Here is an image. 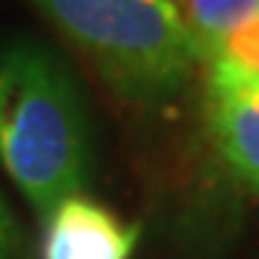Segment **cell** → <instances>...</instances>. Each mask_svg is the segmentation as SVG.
<instances>
[{
    "label": "cell",
    "mask_w": 259,
    "mask_h": 259,
    "mask_svg": "<svg viewBox=\"0 0 259 259\" xmlns=\"http://www.w3.org/2000/svg\"><path fill=\"white\" fill-rule=\"evenodd\" d=\"M185 6L196 58L207 64L222 49L225 37L259 12V0H185Z\"/></svg>",
    "instance_id": "obj_5"
},
{
    "label": "cell",
    "mask_w": 259,
    "mask_h": 259,
    "mask_svg": "<svg viewBox=\"0 0 259 259\" xmlns=\"http://www.w3.org/2000/svg\"><path fill=\"white\" fill-rule=\"evenodd\" d=\"M207 69L259 83V12L225 37L222 49L207 61Z\"/></svg>",
    "instance_id": "obj_6"
},
{
    "label": "cell",
    "mask_w": 259,
    "mask_h": 259,
    "mask_svg": "<svg viewBox=\"0 0 259 259\" xmlns=\"http://www.w3.org/2000/svg\"><path fill=\"white\" fill-rule=\"evenodd\" d=\"M136 242V225H124L104 204L75 193L47 216L40 259H130Z\"/></svg>",
    "instance_id": "obj_4"
},
{
    "label": "cell",
    "mask_w": 259,
    "mask_h": 259,
    "mask_svg": "<svg viewBox=\"0 0 259 259\" xmlns=\"http://www.w3.org/2000/svg\"><path fill=\"white\" fill-rule=\"evenodd\" d=\"M207 127L233 176L259 196V83L207 69Z\"/></svg>",
    "instance_id": "obj_3"
},
{
    "label": "cell",
    "mask_w": 259,
    "mask_h": 259,
    "mask_svg": "<svg viewBox=\"0 0 259 259\" xmlns=\"http://www.w3.org/2000/svg\"><path fill=\"white\" fill-rule=\"evenodd\" d=\"M176 3H179V0H176Z\"/></svg>",
    "instance_id": "obj_8"
},
{
    "label": "cell",
    "mask_w": 259,
    "mask_h": 259,
    "mask_svg": "<svg viewBox=\"0 0 259 259\" xmlns=\"http://www.w3.org/2000/svg\"><path fill=\"white\" fill-rule=\"evenodd\" d=\"M18 253V236H15V222H12L6 204L0 199V259H15Z\"/></svg>",
    "instance_id": "obj_7"
},
{
    "label": "cell",
    "mask_w": 259,
    "mask_h": 259,
    "mask_svg": "<svg viewBox=\"0 0 259 259\" xmlns=\"http://www.w3.org/2000/svg\"><path fill=\"white\" fill-rule=\"evenodd\" d=\"M0 164L40 216L81 193L87 127L69 81L44 52H0Z\"/></svg>",
    "instance_id": "obj_1"
},
{
    "label": "cell",
    "mask_w": 259,
    "mask_h": 259,
    "mask_svg": "<svg viewBox=\"0 0 259 259\" xmlns=\"http://www.w3.org/2000/svg\"><path fill=\"white\" fill-rule=\"evenodd\" d=\"M61 32L133 101H164L182 90L196 47L176 0H37Z\"/></svg>",
    "instance_id": "obj_2"
}]
</instances>
